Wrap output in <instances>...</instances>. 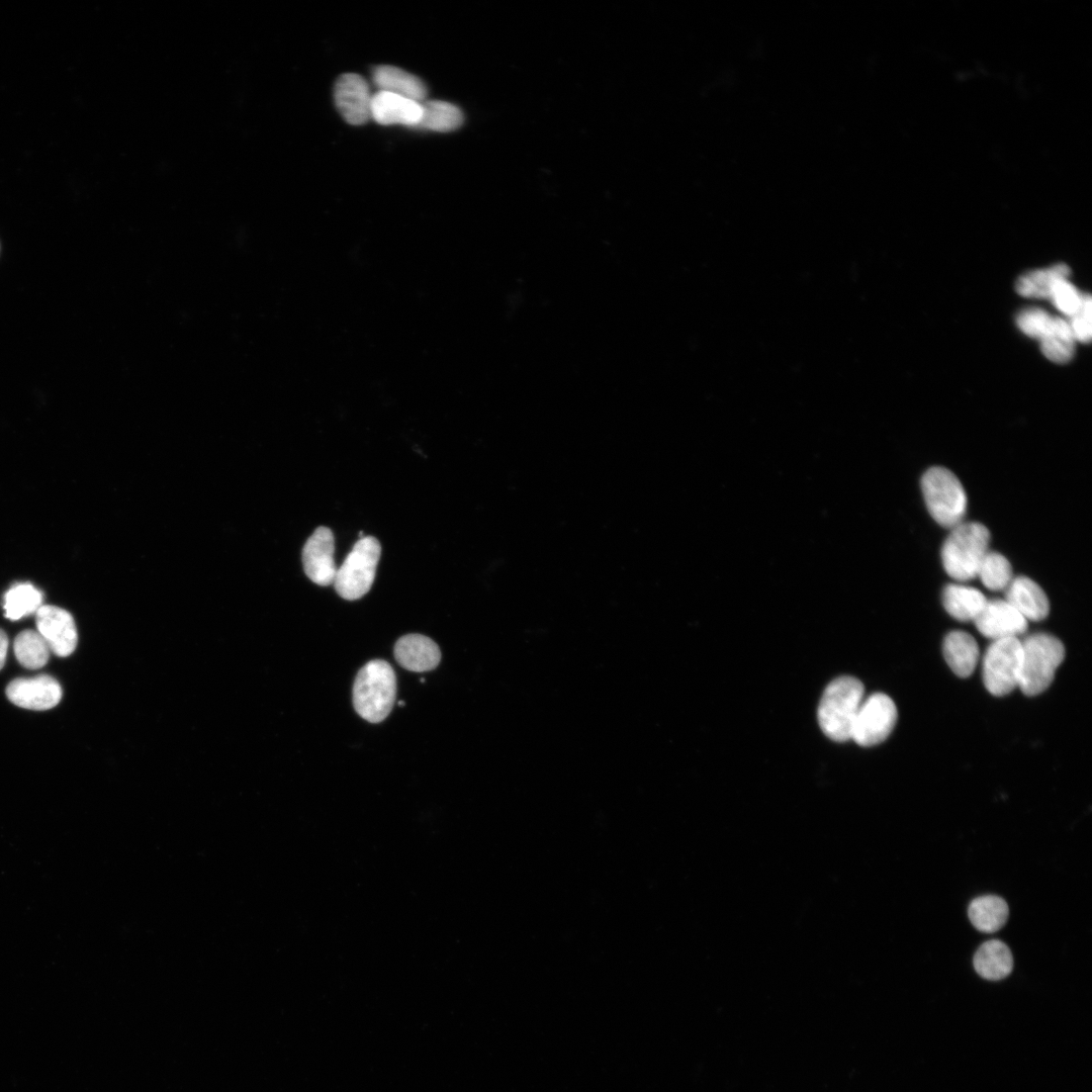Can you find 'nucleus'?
I'll return each instance as SVG.
<instances>
[{
    "mask_svg": "<svg viewBox=\"0 0 1092 1092\" xmlns=\"http://www.w3.org/2000/svg\"><path fill=\"white\" fill-rule=\"evenodd\" d=\"M863 695V685L853 676H839L826 687L817 716L820 728L828 738L836 742L851 739L853 723Z\"/></svg>",
    "mask_w": 1092,
    "mask_h": 1092,
    "instance_id": "obj_1",
    "label": "nucleus"
},
{
    "mask_svg": "<svg viewBox=\"0 0 1092 1092\" xmlns=\"http://www.w3.org/2000/svg\"><path fill=\"white\" fill-rule=\"evenodd\" d=\"M990 532L978 522H962L950 529L941 547V562L946 573L963 582L977 577L989 551Z\"/></svg>",
    "mask_w": 1092,
    "mask_h": 1092,
    "instance_id": "obj_2",
    "label": "nucleus"
},
{
    "mask_svg": "<svg viewBox=\"0 0 1092 1092\" xmlns=\"http://www.w3.org/2000/svg\"><path fill=\"white\" fill-rule=\"evenodd\" d=\"M396 694L394 671L385 660L366 663L357 673L353 687V705L364 720L378 723L390 713Z\"/></svg>",
    "mask_w": 1092,
    "mask_h": 1092,
    "instance_id": "obj_3",
    "label": "nucleus"
},
{
    "mask_svg": "<svg viewBox=\"0 0 1092 1092\" xmlns=\"http://www.w3.org/2000/svg\"><path fill=\"white\" fill-rule=\"evenodd\" d=\"M1022 662L1018 688L1026 696H1036L1052 684L1065 657L1060 639L1048 633H1034L1021 640Z\"/></svg>",
    "mask_w": 1092,
    "mask_h": 1092,
    "instance_id": "obj_4",
    "label": "nucleus"
},
{
    "mask_svg": "<svg viewBox=\"0 0 1092 1092\" xmlns=\"http://www.w3.org/2000/svg\"><path fill=\"white\" fill-rule=\"evenodd\" d=\"M921 490L926 508L940 526L952 529L963 522L967 511V495L963 484L949 469L933 466L921 477Z\"/></svg>",
    "mask_w": 1092,
    "mask_h": 1092,
    "instance_id": "obj_5",
    "label": "nucleus"
},
{
    "mask_svg": "<svg viewBox=\"0 0 1092 1092\" xmlns=\"http://www.w3.org/2000/svg\"><path fill=\"white\" fill-rule=\"evenodd\" d=\"M380 554L381 547L376 538L364 536L359 539L337 569L334 585L338 595L349 601L366 595L374 581Z\"/></svg>",
    "mask_w": 1092,
    "mask_h": 1092,
    "instance_id": "obj_6",
    "label": "nucleus"
},
{
    "mask_svg": "<svg viewBox=\"0 0 1092 1092\" xmlns=\"http://www.w3.org/2000/svg\"><path fill=\"white\" fill-rule=\"evenodd\" d=\"M1022 662L1019 638L992 641L982 662L983 682L994 696H1005L1018 688Z\"/></svg>",
    "mask_w": 1092,
    "mask_h": 1092,
    "instance_id": "obj_7",
    "label": "nucleus"
},
{
    "mask_svg": "<svg viewBox=\"0 0 1092 1092\" xmlns=\"http://www.w3.org/2000/svg\"><path fill=\"white\" fill-rule=\"evenodd\" d=\"M898 718L894 701L883 693L863 699L856 714L851 739L860 746H874L891 734Z\"/></svg>",
    "mask_w": 1092,
    "mask_h": 1092,
    "instance_id": "obj_8",
    "label": "nucleus"
},
{
    "mask_svg": "<svg viewBox=\"0 0 1092 1092\" xmlns=\"http://www.w3.org/2000/svg\"><path fill=\"white\" fill-rule=\"evenodd\" d=\"M35 624L37 632L55 654L64 657L75 650L77 628L68 611L52 605L41 606L35 613Z\"/></svg>",
    "mask_w": 1092,
    "mask_h": 1092,
    "instance_id": "obj_9",
    "label": "nucleus"
},
{
    "mask_svg": "<svg viewBox=\"0 0 1092 1092\" xmlns=\"http://www.w3.org/2000/svg\"><path fill=\"white\" fill-rule=\"evenodd\" d=\"M334 98L338 111L348 123L361 125L371 118L372 94L360 75H341L335 83Z\"/></svg>",
    "mask_w": 1092,
    "mask_h": 1092,
    "instance_id": "obj_10",
    "label": "nucleus"
},
{
    "mask_svg": "<svg viewBox=\"0 0 1092 1092\" xmlns=\"http://www.w3.org/2000/svg\"><path fill=\"white\" fill-rule=\"evenodd\" d=\"M335 539L331 529L321 526L305 542L302 564L307 577L323 586L334 583L337 567L334 560Z\"/></svg>",
    "mask_w": 1092,
    "mask_h": 1092,
    "instance_id": "obj_11",
    "label": "nucleus"
},
{
    "mask_svg": "<svg viewBox=\"0 0 1092 1092\" xmlns=\"http://www.w3.org/2000/svg\"><path fill=\"white\" fill-rule=\"evenodd\" d=\"M977 630L992 641L1018 638L1027 629V621L1005 600H987L974 620Z\"/></svg>",
    "mask_w": 1092,
    "mask_h": 1092,
    "instance_id": "obj_12",
    "label": "nucleus"
},
{
    "mask_svg": "<svg viewBox=\"0 0 1092 1092\" xmlns=\"http://www.w3.org/2000/svg\"><path fill=\"white\" fill-rule=\"evenodd\" d=\"M7 698L16 706L29 710H49L59 704L62 688L51 675L13 679L6 688Z\"/></svg>",
    "mask_w": 1092,
    "mask_h": 1092,
    "instance_id": "obj_13",
    "label": "nucleus"
},
{
    "mask_svg": "<svg viewBox=\"0 0 1092 1092\" xmlns=\"http://www.w3.org/2000/svg\"><path fill=\"white\" fill-rule=\"evenodd\" d=\"M1005 592V600L1028 622L1041 621L1050 612L1043 589L1026 576L1013 577Z\"/></svg>",
    "mask_w": 1092,
    "mask_h": 1092,
    "instance_id": "obj_14",
    "label": "nucleus"
},
{
    "mask_svg": "<svg viewBox=\"0 0 1092 1092\" xmlns=\"http://www.w3.org/2000/svg\"><path fill=\"white\" fill-rule=\"evenodd\" d=\"M422 114L421 103L388 92L372 94L371 118L381 125L402 124L415 127Z\"/></svg>",
    "mask_w": 1092,
    "mask_h": 1092,
    "instance_id": "obj_15",
    "label": "nucleus"
},
{
    "mask_svg": "<svg viewBox=\"0 0 1092 1092\" xmlns=\"http://www.w3.org/2000/svg\"><path fill=\"white\" fill-rule=\"evenodd\" d=\"M394 656L399 665L405 669L422 672L432 670L439 664L441 651L429 637L407 634L395 643Z\"/></svg>",
    "mask_w": 1092,
    "mask_h": 1092,
    "instance_id": "obj_16",
    "label": "nucleus"
},
{
    "mask_svg": "<svg viewBox=\"0 0 1092 1092\" xmlns=\"http://www.w3.org/2000/svg\"><path fill=\"white\" fill-rule=\"evenodd\" d=\"M372 80L378 91L399 95L419 103L425 101L427 87L417 76L390 65L373 69Z\"/></svg>",
    "mask_w": 1092,
    "mask_h": 1092,
    "instance_id": "obj_17",
    "label": "nucleus"
},
{
    "mask_svg": "<svg viewBox=\"0 0 1092 1092\" xmlns=\"http://www.w3.org/2000/svg\"><path fill=\"white\" fill-rule=\"evenodd\" d=\"M943 656L952 670L960 677L970 676L979 660V647L975 638L961 630L949 632L942 645Z\"/></svg>",
    "mask_w": 1092,
    "mask_h": 1092,
    "instance_id": "obj_18",
    "label": "nucleus"
},
{
    "mask_svg": "<svg viewBox=\"0 0 1092 1092\" xmlns=\"http://www.w3.org/2000/svg\"><path fill=\"white\" fill-rule=\"evenodd\" d=\"M941 600L945 611L961 622H974L987 602L979 589L962 583L947 584Z\"/></svg>",
    "mask_w": 1092,
    "mask_h": 1092,
    "instance_id": "obj_19",
    "label": "nucleus"
},
{
    "mask_svg": "<svg viewBox=\"0 0 1092 1092\" xmlns=\"http://www.w3.org/2000/svg\"><path fill=\"white\" fill-rule=\"evenodd\" d=\"M973 964L982 978L995 981L1011 973L1013 958L1009 947L1003 941L991 939L979 946Z\"/></svg>",
    "mask_w": 1092,
    "mask_h": 1092,
    "instance_id": "obj_20",
    "label": "nucleus"
},
{
    "mask_svg": "<svg viewBox=\"0 0 1092 1092\" xmlns=\"http://www.w3.org/2000/svg\"><path fill=\"white\" fill-rule=\"evenodd\" d=\"M972 924L980 931L995 932L1002 928L1009 915L1006 901L994 895L975 898L968 908Z\"/></svg>",
    "mask_w": 1092,
    "mask_h": 1092,
    "instance_id": "obj_21",
    "label": "nucleus"
},
{
    "mask_svg": "<svg viewBox=\"0 0 1092 1092\" xmlns=\"http://www.w3.org/2000/svg\"><path fill=\"white\" fill-rule=\"evenodd\" d=\"M422 114L414 128L447 132L460 127L464 116L456 105L440 100L423 101Z\"/></svg>",
    "mask_w": 1092,
    "mask_h": 1092,
    "instance_id": "obj_22",
    "label": "nucleus"
},
{
    "mask_svg": "<svg viewBox=\"0 0 1092 1092\" xmlns=\"http://www.w3.org/2000/svg\"><path fill=\"white\" fill-rule=\"evenodd\" d=\"M1070 269L1058 264L1048 269L1034 270L1022 275L1016 282V291L1024 297L1050 298L1057 280L1067 278Z\"/></svg>",
    "mask_w": 1092,
    "mask_h": 1092,
    "instance_id": "obj_23",
    "label": "nucleus"
},
{
    "mask_svg": "<svg viewBox=\"0 0 1092 1092\" xmlns=\"http://www.w3.org/2000/svg\"><path fill=\"white\" fill-rule=\"evenodd\" d=\"M1075 338L1068 322L1054 317L1051 332L1040 340L1042 354L1051 361L1063 364L1074 355Z\"/></svg>",
    "mask_w": 1092,
    "mask_h": 1092,
    "instance_id": "obj_24",
    "label": "nucleus"
},
{
    "mask_svg": "<svg viewBox=\"0 0 1092 1092\" xmlns=\"http://www.w3.org/2000/svg\"><path fill=\"white\" fill-rule=\"evenodd\" d=\"M42 594L30 583H18L9 588L4 596L5 617L19 620L42 606Z\"/></svg>",
    "mask_w": 1092,
    "mask_h": 1092,
    "instance_id": "obj_25",
    "label": "nucleus"
},
{
    "mask_svg": "<svg viewBox=\"0 0 1092 1092\" xmlns=\"http://www.w3.org/2000/svg\"><path fill=\"white\" fill-rule=\"evenodd\" d=\"M14 653L18 662L28 668L42 667L50 658V648L37 631L24 630L14 640Z\"/></svg>",
    "mask_w": 1092,
    "mask_h": 1092,
    "instance_id": "obj_26",
    "label": "nucleus"
},
{
    "mask_svg": "<svg viewBox=\"0 0 1092 1092\" xmlns=\"http://www.w3.org/2000/svg\"><path fill=\"white\" fill-rule=\"evenodd\" d=\"M985 587L990 590H1005L1013 578L1012 567L1008 559L1001 553L988 551L978 570Z\"/></svg>",
    "mask_w": 1092,
    "mask_h": 1092,
    "instance_id": "obj_27",
    "label": "nucleus"
},
{
    "mask_svg": "<svg viewBox=\"0 0 1092 1092\" xmlns=\"http://www.w3.org/2000/svg\"><path fill=\"white\" fill-rule=\"evenodd\" d=\"M1050 298L1058 309L1072 317L1081 309L1084 295L1067 278H1062L1054 284Z\"/></svg>",
    "mask_w": 1092,
    "mask_h": 1092,
    "instance_id": "obj_28",
    "label": "nucleus"
},
{
    "mask_svg": "<svg viewBox=\"0 0 1092 1092\" xmlns=\"http://www.w3.org/2000/svg\"><path fill=\"white\" fill-rule=\"evenodd\" d=\"M1054 317L1040 308H1027L1017 315L1018 328L1027 336L1043 339L1052 330Z\"/></svg>",
    "mask_w": 1092,
    "mask_h": 1092,
    "instance_id": "obj_29",
    "label": "nucleus"
},
{
    "mask_svg": "<svg viewBox=\"0 0 1092 1092\" xmlns=\"http://www.w3.org/2000/svg\"><path fill=\"white\" fill-rule=\"evenodd\" d=\"M1091 297L1084 295L1083 304L1078 313L1072 316L1071 329L1075 340L1088 343L1091 340Z\"/></svg>",
    "mask_w": 1092,
    "mask_h": 1092,
    "instance_id": "obj_30",
    "label": "nucleus"
},
{
    "mask_svg": "<svg viewBox=\"0 0 1092 1092\" xmlns=\"http://www.w3.org/2000/svg\"><path fill=\"white\" fill-rule=\"evenodd\" d=\"M8 649V637L6 633L0 629V669L3 667Z\"/></svg>",
    "mask_w": 1092,
    "mask_h": 1092,
    "instance_id": "obj_31",
    "label": "nucleus"
},
{
    "mask_svg": "<svg viewBox=\"0 0 1092 1092\" xmlns=\"http://www.w3.org/2000/svg\"><path fill=\"white\" fill-rule=\"evenodd\" d=\"M398 705H399V706L401 707V706H403V705H404V703H403L402 701H399V702H398Z\"/></svg>",
    "mask_w": 1092,
    "mask_h": 1092,
    "instance_id": "obj_32",
    "label": "nucleus"
}]
</instances>
